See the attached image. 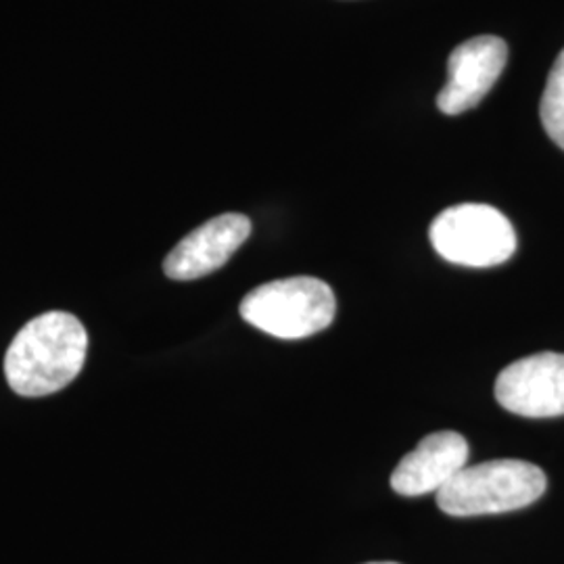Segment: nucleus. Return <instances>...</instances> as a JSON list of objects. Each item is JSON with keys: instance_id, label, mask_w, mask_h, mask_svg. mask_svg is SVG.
<instances>
[{"instance_id": "nucleus-10", "label": "nucleus", "mask_w": 564, "mask_h": 564, "mask_svg": "<svg viewBox=\"0 0 564 564\" xmlns=\"http://www.w3.org/2000/svg\"><path fill=\"white\" fill-rule=\"evenodd\" d=\"M368 564H398V563H368Z\"/></svg>"}, {"instance_id": "nucleus-9", "label": "nucleus", "mask_w": 564, "mask_h": 564, "mask_svg": "<svg viewBox=\"0 0 564 564\" xmlns=\"http://www.w3.org/2000/svg\"><path fill=\"white\" fill-rule=\"evenodd\" d=\"M540 118L545 132L564 151V48L554 61L545 82L544 97L540 105Z\"/></svg>"}, {"instance_id": "nucleus-8", "label": "nucleus", "mask_w": 564, "mask_h": 564, "mask_svg": "<svg viewBox=\"0 0 564 564\" xmlns=\"http://www.w3.org/2000/svg\"><path fill=\"white\" fill-rule=\"evenodd\" d=\"M468 456L470 447L460 433H431L395 466L391 487L408 498L440 491L463 470Z\"/></svg>"}, {"instance_id": "nucleus-5", "label": "nucleus", "mask_w": 564, "mask_h": 564, "mask_svg": "<svg viewBox=\"0 0 564 564\" xmlns=\"http://www.w3.org/2000/svg\"><path fill=\"white\" fill-rule=\"evenodd\" d=\"M496 400L524 419L564 416V354H533L506 366L496 381Z\"/></svg>"}, {"instance_id": "nucleus-6", "label": "nucleus", "mask_w": 564, "mask_h": 564, "mask_svg": "<svg viewBox=\"0 0 564 564\" xmlns=\"http://www.w3.org/2000/svg\"><path fill=\"white\" fill-rule=\"evenodd\" d=\"M508 46L498 36H477L456 46L447 61V82L437 95L445 116H460L477 107L502 76Z\"/></svg>"}, {"instance_id": "nucleus-4", "label": "nucleus", "mask_w": 564, "mask_h": 564, "mask_svg": "<svg viewBox=\"0 0 564 564\" xmlns=\"http://www.w3.org/2000/svg\"><path fill=\"white\" fill-rule=\"evenodd\" d=\"M445 262L466 268H491L517 251V232L502 212L485 203H463L444 209L429 230Z\"/></svg>"}, {"instance_id": "nucleus-2", "label": "nucleus", "mask_w": 564, "mask_h": 564, "mask_svg": "<svg viewBox=\"0 0 564 564\" xmlns=\"http://www.w3.org/2000/svg\"><path fill=\"white\" fill-rule=\"evenodd\" d=\"M544 470L524 460H489L464 466L437 491V505L449 517H484L521 510L545 491Z\"/></svg>"}, {"instance_id": "nucleus-3", "label": "nucleus", "mask_w": 564, "mask_h": 564, "mask_svg": "<svg viewBox=\"0 0 564 564\" xmlns=\"http://www.w3.org/2000/svg\"><path fill=\"white\" fill-rule=\"evenodd\" d=\"M337 314L333 289L314 276L265 282L241 302L245 323L276 339H305L328 328Z\"/></svg>"}, {"instance_id": "nucleus-7", "label": "nucleus", "mask_w": 564, "mask_h": 564, "mask_svg": "<svg viewBox=\"0 0 564 564\" xmlns=\"http://www.w3.org/2000/svg\"><path fill=\"white\" fill-rule=\"evenodd\" d=\"M251 235L242 214H223L186 235L165 258L163 272L172 281H195L220 270Z\"/></svg>"}, {"instance_id": "nucleus-1", "label": "nucleus", "mask_w": 564, "mask_h": 564, "mask_svg": "<svg viewBox=\"0 0 564 564\" xmlns=\"http://www.w3.org/2000/svg\"><path fill=\"white\" fill-rule=\"evenodd\" d=\"M86 351L84 324L67 312H46L25 324L9 345L7 383L23 398L57 393L80 375Z\"/></svg>"}]
</instances>
